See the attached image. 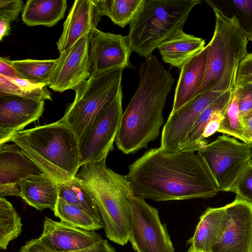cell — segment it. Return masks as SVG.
<instances>
[{
	"label": "cell",
	"mask_w": 252,
	"mask_h": 252,
	"mask_svg": "<svg viewBox=\"0 0 252 252\" xmlns=\"http://www.w3.org/2000/svg\"><path fill=\"white\" fill-rule=\"evenodd\" d=\"M47 86L21 78H9L0 75V95L15 96L38 101L51 100V94Z\"/></svg>",
	"instance_id": "26"
},
{
	"label": "cell",
	"mask_w": 252,
	"mask_h": 252,
	"mask_svg": "<svg viewBox=\"0 0 252 252\" xmlns=\"http://www.w3.org/2000/svg\"><path fill=\"white\" fill-rule=\"evenodd\" d=\"M59 197L82 209L102 221L99 208L92 196L75 176L63 183H58Z\"/></svg>",
	"instance_id": "25"
},
{
	"label": "cell",
	"mask_w": 252,
	"mask_h": 252,
	"mask_svg": "<svg viewBox=\"0 0 252 252\" xmlns=\"http://www.w3.org/2000/svg\"><path fill=\"white\" fill-rule=\"evenodd\" d=\"M43 174L46 175L18 145L0 144V197H21L20 182L30 176Z\"/></svg>",
	"instance_id": "15"
},
{
	"label": "cell",
	"mask_w": 252,
	"mask_h": 252,
	"mask_svg": "<svg viewBox=\"0 0 252 252\" xmlns=\"http://www.w3.org/2000/svg\"><path fill=\"white\" fill-rule=\"evenodd\" d=\"M10 141L18 145L46 175L58 183L74 177L81 166L76 136L60 120L22 130Z\"/></svg>",
	"instance_id": "4"
},
{
	"label": "cell",
	"mask_w": 252,
	"mask_h": 252,
	"mask_svg": "<svg viewBox=\"0 0 252 252\" xmlns=\"http://www.w3.org/2000/svg\"><path fill=\"white\" fill-rule=\"evenodd\" d=\"M102 16L98 0H75L63 24L62 33L56 43L60 53L97 29Z\"/></svg>",
	"instance_id": "18"
},
{
	"label": "cell",
	"mask_w": 252,
	"mask_h": 252,
	"mask_svg": "<svg viewBox=\"0 0 252 252\" xmlns=\"http://www.w3.org/2000/svg\"><path fill=\"white\" fill-rule=\"evenodd\" d=\"M75 177L95 201L106 236L124 246L129 241L132 222L131 198L134 195L126 175L106 165V158L82 164Z\"/></svg>",
	"instance_id": "3"
},
{
	"label": "cell",
	"mask_w": 252,
	"mask_h": 252,
	"mask_svg": "<svg viewBox=\"0 0 252 252\" xmlns=\"http://www.w3.org/2000/svg\"><path fill=\"white\" fill-rule=\"evenodd\" d=\"M252 42V36L249 38Z\"/></svg>",
	"instance_id": "41"
},
{
	"label": "cell",
	"mask_w": 252,
	"mask_h": 252,
	"mask_svg": "<svg viewBox=\"0 0 252 252\" xmlns=\"http://www.w3.org/2000/svg\"><path fill=\"white\" fill-rule=\"evenodd\" d=\"M90 33L60 53L48 85L54 91L62 93L69 90L75 91L90 77Z\"/></svg>",
	"instance_id": "11"
},
{
	"label": "cell",
	"mask_w": 252,
	"mask_h": 252,
	"mask_svg": "<svg viewBox=\"0 0 252 252\" xmlns=\"http://www.w3.org/2000/svg\"><path fill=\"white\" fill-rule=\"evenodd\" d=\"M225 219L213 252H252V205L235 198L224 206Z\"/></svg>",
	"instance_id": "13"
},
{
	"label": "cell",
	"mask_w": 252,
	"mask_h": 252,
	"mask_svg": "<svg viewBox=\"0 0 252 252\" xmlns=\"http://www.w3.org/2000/svg\"><path fill=\"white\" fill-rule=\"evenodd\" d=\"M144 0H98L102 16L108 17L122 28L130 24L134 18Z\"/></svg>",
	"instance_id": "28"
},
{
	"label": "cell",
	"mask_w": 252,
	"mask_h": 252,
	"mask_svg": "<svg viewBox=\"0 0 252 252\" xmlns=\"http://www.w3.org/2000/svg\"><path fill=\"white\" fill-rule=\"evenodd\" d=\"M132 52L126 36L95 29L90 37V77L115 67H131Z\"/></svg>",
	"instance_id": "14"
},
{
	"label": "cell",
	"mask_w": 252,
	"mask_h": 252,
	"mask_svg": "<svg viewBox=\"0 0 252 252\" xmlns=\"http://www.w3.org/2000/svg\"><path fill=\"white\" fill-rule=\"evenodd\" d=\"M0 75L9 78H22L11 64V60L5 57L0 58Z\"/></svg>",
	"instance_id": "37"
},
{
	"label": "cell",
	"mask_w": 252,
	"mask_h": 252,
	"mask_svg": "<svg viewBox=\"0 0 252 252\" xmlns=\"http://www.w3.org/2000/svg\"><path fill=\"white\" fill-rule=\"evenodd\" d=\"M21 219L13 205L0 197V248L6 250L9 243L21 233Z\"/></svg>",
	"instance_id": "30"
},
{
	"label": "cell",
	"mask_w": 252,
	"mask_h": 252,
	"mask_svg": "<svg viewBox=\"0 0 252 252\" xmlns=\"http://www.w3.org/2000/svg\"><path fill=\"white\" fill-rule=\"evenodd\" d=\"M132 222L129 241L136 252H175L158 211L145 199L131 198Z\"/></svg>",
	"instance_id": "9"
},
{
	"label": "cell",
	"mask_w": 252,
	"mask_h": 252,
	"mask_svg": "<svg viewBox=\"0 0 252 252\" xmlns=\"http://www.w3.org/2000/svg\"><path fill=\"white\" fill-rule=\"evenodd\" d=\"M232 92L229 91L223 93L200 114L189 132L186 143L181 151L197 152L207 144L206 141L202 139L204 129L213 113L227 106Z\"/></svg>",
	"instance_id": "24"
},
{
	"label": "cell",
	"mask_w": 252,
	"mask_h": 252,
	"mask_svg": "<svg viewBox=\"0 0 252 252\" xmlns=\"http://www.w3.org/2000/svg\"><path fill=\"white\" fill-rule=\"evenodd\" d=\"M44 110V101L0 95V144L9 142L25 126L38 120Z\"/></svg>",
	"instance_id": "16"
},
{
	"label": "cell",
	"mask_w": 252,
	"mask_h": 252,
	"mask_svg": "<svg viewBox=\"0 0 252 252\" xmlns=\"http://www.w3.org/2000/svg\"><path fill=\"white\" fill-rule=\"evenodd\" d=\"M213 252L212 251V252Z\"/></svg>",
	"instance_id": "42"
},
{
	"label": "cell",
	"mask_w": 252,
	"mask_h": 252,
	"mask_svg": "<svg viewBox=\"0 0 252 252\" xmlns=\"http://www.w3.org/2000/svg\"><path fill=\"white\" fill-rule=\"evenodd\" d=\"M225 219L224 206L208 208L200 216L194 234L187 242L199 252H212L218 243Z\"/></svg>",
	"instance_id": "21"
},
{
	"label": "cell",
	"mask_w": 252,
	"mask_h": 252,
	"mask_svg": "<svg viewBox=\"0 0 252 252\" xmlns=\"http://www.w3.org/2000/svg\"><path fill=\"white\" fill-rule=\"evenodd\" d=\"M218 132L232 136L247 144L240 115L238 96L235 89L225 109Z\"/></svg>",
	"instance_id": "32"
},
{
	"label": "cell",
	"mask_w": 252,
	"mask_h": 252,
	"mask_svg": "<svg viewBox=\"0 0 252 252\" xmlns=\"http://www.w3.org/2000/svg\"><path fill=\"white\" fill-rule=\"evenodd\" d=\"M207 60L206 46L180 67L171 112L178 110L195 97L204 79Z\"/></svg>",
	"instance_id": "19"
},
{
	"label": "cell",
	"mask_w": 252,
	"mask_h": 252,
	"mask_svg": "<svg viewBox=\"0 0 252 252\" xmlns=\"http://www.w3.org/2000/svg\"><path fill=\"white\" fill-rule=\"evenodd\" d=\"M10 23L6 20L0 18V40L7 36L10 32Z\"/></svg>",
	"instance_id": "39"
},
{
	"label": "cell",
	"mask_w": 252,
	"mask_h": 252,
	"mask_svg": "<svg viewBox=\"0 0 252 252\" xmlns=\"http://www.w3.org/2000/svg\"><path fill=\"white\" fill-rule=\"evenodd\" d=\"M197 153L203 158L220 191H229L252 159L251 148L226 135L218 136Z\"/></svg>",
	"instance_id": "8"
},
{
	"label": "cell",
	"mask_w": 252,
	"mask_h": 252,
	"mask_svg": "<svg viewBox=\"0 0 252 252\" xmlns=\"http://www.w3.org/2000/svg\"><path fill=\"white\" fill-rule=\"evenodd\" d=\"M140 81L123 112L115 143L125 154L147 148L158 136L164 120L163 110L174 78L152 54L140 64Z\"/></svg>",
	"instance_id": "2"
},
{
	"label": "cell",
	"mask_w": 252,
	"mask_h": 252,
	"mask_svg": "<svg viewBox=\"0 0 252 252\" xmlns=\"http://www.w3.org/2000/svg\"><path fill=\"white\" fill-rule=\"evenodd\" d=\"M53 211L61 221L85 230L96 231L103 228L102 221L60 197Z\"/></svg>",
	"instance_id": "29"
},
{
	"label": "cell",
	"mask_w": 252,
	"mask_h": 252,
	"mask_svg": "<svg viewBox=\"0 0 252 252\" xmlns=\"http://www.w3.org/2000/svg\"><path fill=\"white\" fill-rule=\"evenodd\" d=\"M247 144L252 148V112L241 118Z\"/></svg>",
	"instance_id": "38"
},
{
	"label": "cell",
	"mask_w": 252,
	"mask_h": 252,
	"mask_svg": "<svg viewBox=\"0 0 252 252\" xmlns=\"http://www.w3.org/2000/svg\"><path fill=\"white\" fill-rule=\"evenodd\" d=\"M223 93L213 91L205 92L178 110L171 112L162 130L159 148L168 152L181 151L199 116Z\"/></svg>",
	"instance_id": "12"
},
{
	"label": "cell",
	"mask_w": 252,
	"mask_h": 252,
	"mask_svg": "<svg viewBox=\"0 0 252 252\" xmlns=\"http://www.w3.org/2000/svg\"><path fill=\"white\" fill-rule=\"evenodd\" d=\"M19 252H55L46 247L37 238L27 241ZM69 252H116L114 248L106 240L89 248Z\"/></svg>",
	"instance_id": "34"
},
{
	"label": "cell",
	"mask_w": 252,
	"mask_h": 252,
	"mask_svg": "<svg viewBox=\"0 0 252 252\" xmlns=\"http://www.w3.org/2000/svg\"><path fill=\"white\" fill-rule=\"evenodd\" d=\"M122 89L97 120L88 135L79 143L81 166L106 158L113 150L123 112Z\"/></svg>",
	"instance_id": "10"
},
{
	"label": "cell",
	"mask_w": 252,
	"mask_h": 252,
	"mask_svg": "<svg viewBox=\"0 0 252 252\" xmlns=\"http://www.w3.org/2000/svg\"><path fill=\"white\" fill-rule=\"evenodd\" d=\"M128 168L126 176L134 195L144 199L165 201L207 198L220 191L197 153L152 148Z\"/></svg>",
	"instance_id": "1"
},
{
	"label": "cell",
	"mask_w": 252,
	"mask_h": 252,
	"mask_svg": "<svg viewBox=\"0 0 252 252\" xmlns=\"http://www.w3.org/2000/svg\"><path fill=\"white\" fill-rule=\"evenodd\" d=\"M199 0H144L129 24L126 38L132 52L145 58L167 38L183 29Z\"/></svg>",
	"instance_id": "6"
},
{
	"label": "cell",
	"mask_w": 252,
	"mask_h": 252,
	"mask_svg": "<svg viewBox=\"0 0 252 252\" xmlns=\"http://www.w3.org/2000/svg\"><path fill=\"white\" fill-rule=\"evenodd\" d=\"M21 197L29 205L42 211L54 209L59 199L58 183L48 175H32L19 184Z\"/></svg>",
	"instance_id": "20"
},
{
	"label": "cell",
	"mask_w": 252,
	"mask_h": 252,
	"mask_svg": "<svg viewBox=\"0 0 252 252\" xmlns=\"http://www.w3.org/2000/svg\"><path fill=\"white\" fill-rule=\"evenodd\" d=\"M226 107L219 109L213 113L204 129L202 135V139L204 141H205L206 138L211 136L218 131Z\"/></svg>",
	"instance_id": "36"
},
{
	"label": "cell",
	"mask_w": 252,
	"mask_h": 252,
	"mask_svg": "<svg viewBox=\"0 0 252 252\" xmlns=\"http://www.w3.org/2000/svg\"><path fill=\"white\" fill-rule=\"evenodd\" d=\"M42 244L55 252H69L86 249L104 240L95 231H87L63 221L46 217L42 233Z\"/></svg>",
	"instance_id": "17"
},
{
	"label": "cell",
	"mask_w": 252,
	"mask_h": 252,
	"mask_svg": "<svg viewBox=\"0 0 252 252\" xmlns=\"http://www.w3.org/2000/svg\"><path fill=\"white\" fill-rule=\"evenodd\" d=\"M122 67H115L91 76L75 91L74 100L60 120L83 140L122 90Z\"/></svg>",
	"instance_id": "7"
},
{
	"label": "cell",
	"mask_w": 252,
	"mask_h": 252,
	"mask_svg": "<svg viewBox=\"0 0 252 252\" xmlns=\"http://www.w3.org/2000/svg\"><path fill=\"white\" fill-rule=\"evenodd\" d=\"M205 40L178 30L158 49L163 61L172 66L181 67L187 61L202 50Z\"/></svg>",
	"instance_id": "22"
},
{
	"label": "cell",
	"mask_w": 252,
	"mask_h": 252,
	"mask_svg": "<svg viewBox=\"0 0 252 252\" xmlns=\"http://www.w3.org/2000/svg\"><path fill=\"white\" fill-rule=\"evenodd\" d=\"M212 8L216 20L215 29L206 45L205 74L195 97L208 91L233 92L239 66L248 54L247 35L232 20L216 7Z\"/></svg>",
	"instance_id": "5"
},
{
	"label": "cell",
	"mask_w": 252,
	"mask_h": 252,
	"mask_svg": "<svg viewBox=\"0 0 252 252\" xmlns=\"http://www.w3.org/2000/svg\"><path fill=\"white\" fill-rule=\"evenodd\" d=\"M229 191L235 193L236 198L252 205V159L240 174Z\"/></svg>",
	"instance_id": "33"
},
{
	"label": "cell",
	"mask_w": 252,
	"mask_h": 252,
	"mask_svg": "<svg viewBox=\"0 0 252 252\" xmlns=\"http://www.w3.org/2000/svg\"><path fill=\"white\" fill-rule=\"evenodd\" d=\"M232 20L249 38L252 36V0H206Z\"/></svg>",
	"instance_id": "27"
},
{
	"label": "cell",
	"mask_w": 252,
	"mask_h": 252,
	"mask_svg": "<svg viewBox=\"0 0 252 252\" xmlns=\"http://www.w3.org/2000/svg\"><path fill=\"white\" fill-rule=\"evenodd\" d=\"M66 0H28L22 11L23 22L28 26L51 27L64 16Z\"/></svg>",
	"instance_id": "23"
},
{
	"label": "cell",
	"mask_w": 252,
	"mask_h": 252,
	"mask_svg": "<svg viewBox=\"0 0 252 252\" xmlns=\"http://www.w3.org/2000/svg\"><path fill=\"white\" fill-rule=\"evenodd\" d=\"M187 252H199L189 248Z\"/></svg>",
	"instance_id": "40"
},
{
	"label": "cell",
	"mask_w": 252,
	"mask_h": 252,
	"mask_svg": "<svg viewBox=\"0 0 252 252\" xmlns=\"http://www.w3.org/2000/svg\"><path fill=\"white\" fill-rule=\"evenodd\" d=\"M57 59L11 60V63L22 78L31 82L48 85Z\"/></svg>",
	"instance_id": "31"
},
{
	"label": "cell",
	"mask_w": 252,
	"mask_h": 252,
	"mask_svg": "<svg viewBox=\"0 0 252 252\" xmlns=\"http://www.w3.org/2000/svg\"><path fill=\"white\" fill-rule=\"evenodd\" d=\"M24 6L22 0H0V18L10 23L15 21Z\"/></svg>",
	"instance_id": "35"
}]
</instances>
